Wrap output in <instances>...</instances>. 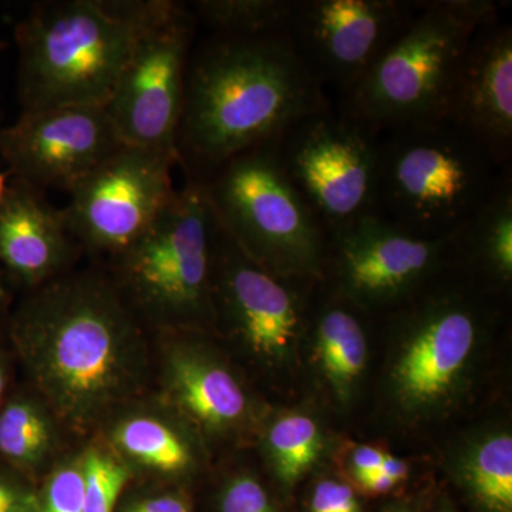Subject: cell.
Wrapping results in <instances>:
<instances>
[{"mask_svg":"<svg viewBox=\"0 0 512 512\" xmlns=\"http://www.w3.org/2000/svg\"><path fill=\"white\" fill-rule=\"evenodd\" d=\"M177 163L173 154L124 144L86 175L63 208L82 251L111 259L140 238L177 194Z\"/></svg>","mask_w":512,"mask_h":512,"instance_id":"8fae6325","label":"cell"},{"mask_svg":"<svg viewBox=\"0 0 512 512\" xmlns=\"http://www.w3.org/2000/svg\"><path fill=\"white\" fill-rule=\"evenodd\" d=\"M279 157L328 237L375 214L379 134L332 107L278 138Z\"/></svg>","mask_w":512,"mask_h":512,"instance_id":"9c48e42d","label":"cell"},{"mask_svg":"<svg viewBox=\"0 0 512 512\" xmlns=\"http://www.w3.org/2000/svg\"><path fill=\"white\" fill-rule=\"evenodd\" d=\"M37 512H84L80 448L67 451L37 484Z\"/></svg>","mask_w":512,"mask_h":512,"instance_id":"4316f807","label":"cell"},{"mask_svg":"<svg viewBox=\"0 0 512 512\" xmlns=\"http://www.w3.org/2000/svg\"><path fill=\"white\" fill-rule=\"evenodd\" d=\"M64 436L62 424L29 384L13 389L0 406V463L36 487L67 453Z\"/></svg>","mask_w":512,"mask_h":512,"instance_id":"ffe728a7","label":"cell"},{"mask_svg":"<svg viewBox=\"0 0 512 512\" xmlns=\"http://www.w3.org/2000/svg\"><path fill=\"white\" fill-rule=\"evenodd\" d=\"M330 107L288 33L212 36L191 52L178 153L201 171L194 178L201 181L231 158Z\"/></svg>","mask_w":512,"mask_h":512,"instance_id":"7a4b0ae2","label":"cell"},{"mask_svg":"<svg viewBox=\"0 0 512 512\" xmlns=\"http://www.w3.org/2000/svg\"><path fill=\"white\" fill-rule=\"evenodd\" d=\"M443 272L397 306L399 350L390 383L397 403L410 413L431 412L456 392L487 323V306L473 286L441 284Z\"/></svg>","mask_w":512,"mask_h":512,"instance_id":"ba28073f","label":"cell"},{"mask_svg":"<svg viewBox=\"0 0 512 512\" xmlns=\"http://www.w3.org/2000/svg\"><path fill=\"white\" fill-rule=\"evenodd\" d=\"M298 281L256 265L218 224L212 265V326L224 330L255 365H279L295 346L305 322V299L295 285Z\"/></svg>","mask_w":512,"mask_h":512,"instance_id":"5bb4252c","label":"cell"},{"mask_svg":"<svg viewBox=\"0 0 512 512\" xmlns=\"http://www.w3.org/2000/svg\"><path fill=\"white\" fill-rule=\"evenodd\" d=\"M512 165L448 117L379 133L375 214L424 238L456 234Z\"/></svg>","mask_w":512,"mask_h":512,"instance_id":"277c9868","label":"cell"},{"mask_svg":"<svg viewBox=\"0 0 512 512\" xmlns=\"http://www.w3.org/2000/svg\"><path fill=\"white\" fill-rule=\"evenodd\" d=\"M124 146L104 107L62 106L23 111L0 127V157L12 178L39 190L69 194Z\"/></svg>","mask_w":512,"mask_h":512,"instance_id":"9a60e30c","label":"cell"},{"mask_svg":"<svg viewBox=\"0 0 512 512\" xmlns=\"http://www.w3.org/2000/svg\"><path fill=\"white\" fill-rule=\"evenodd\" d=\"M419 9L409 0H293L288 37L322 89L348 96Z\"/></svg>","mask_w":512,"mask_h":512,"instance_id":"7c38bea8","label":"cell"},{"mask_svg":"<svg viewBox=\"0 0 512 512\" xmlns=\"http://www.w3.org/2000/svg\"><path fill=\"white\" fill-rule=\"evenodd\" d=\"M114 512H194L184 488L154 483L128 485Z\"/></svg>","mask_w":512,"mask_h":512,"instance_id":"f1b7e54d","label":"cell"},{"mask_svg":"<svg viewBox=\"0 0 512 512\" xmlns=\"http://www.w3.org/2000/svg\"><path fill=\"white\" fill-rule=\"evenodd\" d=\"M293 0H200L192 6L214 36L261 37L288 33Z\"/></svg>","mask_w":512,"mask_h":512,"instance_id":"d4e9b609","label":"cell"},{"mask_svg":"<svg viewBox=\"0 0 512 512\" xmlns=\"http://www.w3.org/2000/svg\"><path fill=\"white\" fill-rule=\"evenodd\" d=\"M195 20L180 3L161 0L138 35L104 106L123 144L180 158L178 134Z\"/></svg>","mask_w":512,"mask_h":512,"instance_id":"30bf717a","label":"cell"},{"mask_svg":"<svg viewBox=\"0 0 512 512\" xmlns=\"http://www.w3.org/2000/svg\"><path fill=\"white\" fill-rule=\"evenodd\" d=\"M379 471L384 476L392 478L397 485H402L410 476L409 464L402 460V458L394 457L389 453L384 456Z\"/></svg>","mask_w":512,"mask_h":512,"instance_id":"836d02e7","label":"cell"},{"mask_svg":"<svg viewBox=\"0 0 512 512\" xmlns=\"http://www.w3.org/2000/svg\"><path fill=\"white\" fill-rule=\"evenodd\" d=\"M457 481L476 512H512V437H481L458 461Z\"/></svg>","mask_w":512,"mask_h":512,"instance_id":"603a6c76","label":"cell"},{"mask_svg":"<svg viewBox=\"0 0 512 512\" xmlns=\"http://www.w3.org/2000/svg\"><path fill=\"white\" fill-rule=\"evenodd\" d=\"M94 436L143 483L184 488L204 466L200 434L154 392L123 404Z\"/></svg>","mask_w":512,"mask_h":512,"instance_id":"e0dca14e","label":"cell"},{"mask_svg":"<svg viewBox=\"0 0 512 512\" xmlns=\"http://www.w3.org/2000/svg\"><path fill=\"white\" fill-rule=\"evenodd\" d=\"M200 183L222 231L252 262L281 278L325 279L329 237L286 174L278 138L231 158Z\"/></svg>","mask_w":512,"mask_h":512,"instance_id":"52a82bcc","label":"cell"},{"mask_svg":"<svg viewBox=\"0 0 512 512\" xmlns=\"http://www.w3.org/2000/svg\"><path fill=\"white\" fill-rule=\"evenodd\" d=\"M80 254L63 210L12 178L0 202V268L30 291L69 272Z\"/></svg>","mask_w":512,"mask_h":512,"instance_id":"d6986e66","label":"cell"},{"mask_svg":"<svg viewBox=\"0 0 512 512\" xmlns=\"http://www.w3.org/2000/svg\"><path fill=\"white\" fill-rule=\"evenodd\" d=\"M454 261L468 266L494 286L512 279V170L483 208L457 232Z\"/></svg>","mask_w":512,"mask_h":512,"instance_id":"7402d4cb","label":"cell"},{"mask_svg":"<svg viewBox=\"0 0 512 512\" xmlns=\"http://www.w3.org/2000/svg\"><path fill=\"white\" fill-rule=\"evenodd\" d=\"M2 49H3V43L0 42V52H2Z\"/></svg>","mask_w":512,"mask_h":512,"instance_id":"f35d334b","label":"cell"},{"mask_svg":"<svg viewBox=\"0 0 512 512\" xmlns=\"http://www.w3.org/2000/svg\"><path fill=\"white\" fill-rule=\"evenodd\" d=\"M80 457L84 512H114L128 485L136 481L133 473L96 436L80 447Z\"/></svg>","mask_w":512,"mask_h":512,"instance_id":"484cf974","label":"cell"},{"mask_svg":"<svg viewBox=\"0 0 512 512\" xmlns=\"http://www.w3.org/2000/svg\"><path fill=\"white\" fill-rule=\"evenodd\" d=\"M215 512H284L268 488L249 471L225 478L215 495Z\"/></svg>","mask_w":512,"mask_h":512,"instance_id":"83f0119b","label":"cell"},{"mask_svg":"<svg viewBox=\"0 0 512 512\" xmlns=\"http://www.w3.org/2000/svg\"><path fill=\"white\" fill-rule=\"evenodd\" d=\"M6 187H8V178H6L5 174L0 173V202L3 200V195H5Z\"/></svg>","mask_w":512,"mask_h":512,"instance_id":"d590c367","label":"cell"},{"mask_svg":"<svg viewBox=\"0 0 512 512\" xmlns=\"http://www.w3.org/2000/svg\"><path fill=\"white\" fill-rule=\"evenodd\" d=\"M437 512H458L456 508L453 507L450 503H447V501H444L443 504L439 505V508H437Z\"/></svg>","mask_w":512,"mask_h":512,"instance_id":"8d00e7d4","label":"cell"},{"mask_svg":"<svg viewBox=\"0 0 512 512\" xmlns=\"http://www.w3.org/2000/svg\"><path fill=\"white\" fill-rule=\"evenodd\" d=\"M306 512H363V508L353 485L336 478H322L308 495Z\"/></svg>","mask_w":512,"mask_h":512,"instance_id":"f546056e","label":"cell"},{"mask_svg":"<svg viewBox=\"0 0 512 512\" xmlns=\"http://www.w3.org/2000/svg\"><path fill=\"white\" fill-rule=\"evenodd\" d=\"M446 117L512 165V26L501 15L471 40Z\"/></svg>","mask_w":512,"mask_h":512,"instance_id":"ac0fdd59","label":"cell"},{"mask_svg":"<svg viewBox=\"0 0 512 512\" xmlns=\"http://www.w3.org/2000/svg\"><path fill=\"white\" fill-rule=\"evenodd\" d=\"M494 0H427L363 82L339 100L343 116L375 133L446 117L468 47L501 15Z\"/></svg>","mask_w":512,"mask_h":512,"instance_id":"5b68a950","label":"cell"},{"mask_svg":"<svg viewBox=\"0 0 512 512\" xmlns=\"http://www.w3.org/2000/svg\"><path fill=\"white\" fill-rule=\"evenodd\" d=\"M333 295L320 306L315 323L316 357L323 376L340 400H348L365 372L367 339L357 315L360 306L333 286Z\"/></svg>","mask_w":512,"mask_h":512,"instance_id":"44dd1931","label":"cell"},{"mask_svg":"<svg viewBox=\"0 0 512 512\" xmlns=\"http://www.w3.org/2000/svg\"><path fill=\"white\" fill-rule=\"evenodd\" d=\"M200 330L154 335L156 393L197 430L202 440L247 430L251 397L244 384Z\"/></svg>","mask_w":512,"mask_h":512,"instance_id":"2e32d148","label":"cell"},{"mask_svg":"<svg viewBox=\"0 0 512 512\" xmlns=\"http://www.w3.org/2000/svg\"><path fill=\"white\" fill-rule=\"evenodd\" d=\"M8 274L0 268V316L6 312L10 303V289L8 285Z\"/></svg>","mask_w":512,"mask_h":512,"instance_id":"e575fe53","label":"cell"},{"mask_svg":"<svg viewBox=\"0 0 512 512\" xmlns=\"http://www.w3.org/2000/svg\"><path fill=\"white\" fill-rule=\"evenodd\" d=\"M386 454V451H383L382 448L375 446L363 444V446L355 447L352 456H350V476H352L353 484H355V487H353L355 490L379 470Z\"/></svg>","mask_w":512,"mask_h":512,"instance_id":"1f68e13d","label":"cell"},{"mask_svg":"<svg viewBox=\"0 0 512 512\" xmlns=\"http://www.w3.org/2000/svg\"><path fill=\"white\" fill-rule=\"evenodd\" d=\"M403 504H393L387 507L383 512H402Z\"/></svg>","mask_w":512,"mask_h":512,"instance_id":"74e56055","label":"cell"},{"mask_svg":"<svg viewBox=\"0 0 512 512\" xmlns=\"http://www.w3.org/2000/svg\"><path fill=\"white\" fill-rule=\"evenodd\" d=\"M0 512H37V487L0 463Z\"/></svg>","mask_w":512,"mask_h":512,"instance_id":"4dcf8cb0","label":"cell"},{"mask_svg":"<svg viewBox=\"0 0 512 512\" xmlns=\"http://www.w3.org/2000/svg\"><path fill=\"white\" fill-rule=\"evenodd\" d=\"M8 342L67 436L90 439L153 386L154 335L107 271L73 268L30 289L10 316Z\"/></svg>","mask_w":512,"mask_h":512,"instance_id":"6da1fadb","label":"cell"},{"mask_svg":"<svg viewBox=\"0 0 512 512\" xmlns=\"http://www.w3.org/2000/svg\"><path fill=\"white\" fill-rule=\"evenodd\" d=\"M322 444L318 423L308 414H282L266 427V457L282 488L292 490L305 477L318 461Z\"/></svg>","mask_w":512,"mask_h":512,"instance_id":"cb8c5ba5","label":"cell"},{"mask_svg":"<svg viewBox=\"0 0 512 512\" xmlns=\"http://www.w3.org/2000/svg\"><path fill=\"white\" fill-rule=\"evenodd\" d=\"M218 221L194 178L107 274L153 335L212 326L211 286Z\"/></svg>","mask_w":512,"mask_h":512,"instance_id":"8992f818","label":"cell"},{"mask_svg":"<svg viewBox=\"0 0 512 512\" xmlns=\"http://www.w3.org/2000/svg\"><path fill=\"white\" fill-rule=\"evenodd\" d=\"M457 232L424 238L376 214L329 238L333 286L365 311L397 308L453 265Z\"/></svg>","mask_w":512,"mask_h":512,"instance_id":"4fadbf2b","label":"cell"},{"mask_svg":"<svg viewBox=\"0 0 512 512\" xmlns=\"http://www.w3.org/2000/svg\"><path fill=\"white\" fill-rule=\"evenodd\" d=\"M161 0H63L16 26L23 111L106 106L141 30Z\"/></svg>","mask_w":512,"mask_h":512,"instance_id":"3957f363","label":"cell"},{"mask_svg":"<svg viewBox=\"0 0 512 512\" xmlns=\"http://www.w3.org/2000/svg\"><path fill=\"white\" fill-rule=\"evenodd\" d=\"M15 356L8 340L0 336V406L8 399L13 387V372H15Z\"/></svg>","mask_w":512,"mask_h":512,"instance_id":"d6a6232c","label":"cell"}]
</instances>
